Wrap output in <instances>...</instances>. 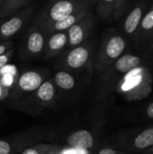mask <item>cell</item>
Returning <instances> with one entry per match:
<instances>
[{"instance_id":"1","label":"cell","mask_w":153,"mask_h":154,"mask_svg":"<svg viewBox=\"0 0 153 154\" xmlns=\"http://www.w3.org/2000/svg\"><path fill=\"white\" fill-rule=\"evenodd\" d=\"M153 60V46L144 51L124 52L103 74L100 75L97 99L104 100L116 88L121 79L130 70L142 64L151 63Z\"/></svg>"},{"instance_id":"2","label":"cell","mask_w":153,"mask_h":154,"mask_svg":"<svg viewBox=\"0 0 153 154\" xmlns=\"http://www.w3.org/2000/svg\"><path fill=\"white\" fill-rule=\"evenodd\" d=\"M150 63L142 64L127 72L116 86V92L127 101H138L152 91V71Z\"/></svg>"},{"instance_id":"3","label":"cell","mask_w":153,"mask_h":154,"mask_svg":"<svg viewBox=\"0 0 153 154\" xmlns=\"http://www.w3.org/2000/svg\"><path fill=\"white\" fill-rule=\"evenodd\" d=\"M128 43V40L122 32L115 29L107 31L103 37L95 60L96 71L99 75L103 74L126 51Z\"/></svg>"},{"instance_id":"4","label":"cell","mask_w":153,"mask_h":154,"mask_svg":"<svg viewBox=\"0 0 153 154\" xmlns=\"http://www.w3.org/2000/svg\"><path fill=\"white\" fill-rule=\"evenodd\" d=\"M88 2L84 0H51L43 9L35 25L42 27L46 24L62 20L70 14L88 7Z\"/></svg>"},{"instance_id":"5","label":"cell","mask_w":153,"mask_h":154,"mask_svg":"<svg viewBox=\"0 0 153 154\" xmlns=\"http://www.w3.org/2000/svg\"><path fill=\"white\" fill-rule=\"evenodd\" d=\"M118 150L142 153L153 147V126L138 128L124 134L117 141Z\"/></svg>"},{"instance_id":"6","label":"cell","mask_w":153,"mask_h":154,"mask_svg":"<svg viewBox=\"0 0 153 154\" xmlns=\"http://www.w3.org/2000/svg\"><path fill=\"white\" fill-rule=\"evenodd\" d=\"M93 45V41L88 39L80 45L66 49L62 53H60L61 56L58 64H60V67L70 70L80 69L87 66L91 62Z\"/></svg>"},{"instance_id":"7","label":"cell","mask_w":153,"mask_h":154,"mask_svg":"<svg viewBox=\"0 0 153 154\" xmlns=\"http://www.w3.org/2000/svg\"><path fill=\"white\" fill-rule=\"evenodd\" d=\"M152 1L153 0L136 1L126 13V14L123 17L124 20L122 23V33L128 40V42H132L133 40L141 21L149 9Z\"/></svg>"},{"instance_id":"8","label":"cell","mask_w":153,"mask_h":154,"mask_svg":"<svg viewBox=\"0 0 153 154\" xmlns=\"http://www.w3.org/2000/svg\"><path fill=\"white\" fill-rule=\"evenodd\" d=\"M132 43L137 51H147L153 46V1L143 15Z\"/></svg>"},{"instance_id":"9","label":"cell","mask_w":153,"mask_h":154,"mask_svg":"<svg viewBox=\"0 0 153 154\" xmlns=\"http://www.w3.org/2000/svg\"><path fill=\"white\" fill-rule=\"evenodd\" d=\"M94 27L95 17L91 13H88L67 30L69 42L66 49H70L80 45L90 39V36L94 31Z\"/></svg>"},{"instance_id":"10","label":"cell","mask_w":153,"mask_h":154,"mask_svg":"<svg viewBox=\"0 0 153 154\" xmlns=\"http://www.w3.org/2000/svg\"><path fill=\"white\" fill-rule=\"evenodd\" d=\"M32 12V7H23L18 12L7 16L5 22L0 24V42H5L17 33L24 25Z\"/></svg>"},{"instance_id":"11","label":"cell","mask_w":153,"mask_h":154,"mask_svg":"<svg viewBox=\"0 0 153 154\" xmlns=\"http://www.w3.org/2000/svg\"><path fill=\"white\" fill-rule=\"evenodd\" d=\"M46 34L37 25L32 26L26 33L23 42V53L26 57H38L43 51Z\"/></svg>"},{"instance_id":"12","label":"cell","mask_w":153,"mask_h":154,"mask_svg":"<svg viewBox=\"0 0 153 154\" xmlns=\"http://www.w3.org/2000/svg\"><path fill=\"white\" fill-rule=\"evenodd\" d=\"M69 42L67 31L54 32L46 34V42L44 48V57L50 59L62 53Z\"/></svg>"},{"instance_id":"13","label":"cell","mask_w":153,"mask_h":154,"mask_svg":"<svg viewBox=\"0 0 153 154\" xmlns=\"http://www.w3.org/2000/svg\"><path fill=\"white\" fill-rule=\"evenodd\" d=\"M89 12L88 7H85L82 9H79L72 14H70L69 15L66 16L65 18H63L62 20L46 24L42 27H40L42 32L45 34L50 33V32H63V31H67L69 27H71L74 23H76L77 22H78L82 17H84L86 14H87Z\"/></svg>"},{"instance_id":"14","label":"cell","mask_w":153,"mask_h":154,"mask_svg":"<svg viewBox=\"0 0 153 154\" xmlns=\"http://www.w3.org/2000/svg\"><path fill=\"white\" fill-rule=\"evenodd\" d=\"M43 77L41 73L34 70L23 72L17 80V88L21 92L31 93L38 89L43 82Z\"/></svg>"},{"instance_id":"15","label":"cell","mask_w":153,"mask_h":154,"mask_svg":"<svg viewBox=\"0 0 153 154\" xmlns=\"http://www.w3.org/2000/svg\"><path fill=\"white\" fill-rule=\"evenodd\" d=\"M68 144L75 149L87 150L93 147L95 139L91 133L87 130H79L71 134L68 140Z\"/></svg>"},{"instance_id":"16","label":"cell","mask_w":153,"mask_h":154,"mask_svg":"<svg viewBox=\"0 0 153 154\" xmlns=\"http://www.w3.org/2000/svg\"><path fill=\"white\" fill-rule=\"evenodd\" d=\"M35 92L36 97L42 105L47 106L54 102L56 90L54 83L50 79L43 81Z\"/></svg>"},{"instance_id":"17","label":"cell","mask_w":153,"mask_h":154,"mask_svg":"<svg viewBox=\"0 0 153 154\" xmlns=\"http://www.w3.org/2000/svg\"><path fill=\"white\" fill-rule=\"evenodd\" d=\"M31 0H3L0 5V18L7 17L25 6Z\"/></svg>"},{"instance_id":"18","label":"cell","mask_w":153,"mask_h":154,"mask_svg":"<svg viewBox=\"0 0 153 154\" xmlns=\"http://www.w3.org/2000/svg\"><path fill=\"white\" fill-rule=\"evenodd\" d=\"M115 0H96V14L100 20L106 23L113 21Z\"/></svg>"},{"instance_id":"19","label":"cell","mask_w":153,"mask_h":154,"mask_svg":"<svg viewBox=\"0 0 153 154\" xmlns=\"http://www.w3.org/2000/svg\"><path fill=\"white\" fill-rule=\"evenodd\" d=\"M54 84L63 90H70L75 87L76 80L69 72L59 70L54 76Z\"/></svg>"},{"instance_id":"20","label":"cell","mask_w":153,"mask_h":154,"mask_svg":"<svg viewBox=\"0 0 153 154\" xmlns=\"http://www.w3.org/2000/svg\"><path fill=\"white\" fill-rule=\"evenodd\" d=\"M134 0H115L113 21H119L126 14L132 5L134 4Z\"/></svg>"},{"instance_id":"21","label":"cell","mask_w":153,"mask_h":154,"mask_svg":"<svg viewBox=\"0 0 153 154\" xmlns=\"http://www.w3.org/2000/svg\"><path fill=\"white\" fill-rule=\"evenodd\" d=\"M50 148H51V146H50V145L39 144V145L30 147V148L24 150L22 152V154H46Z\"/></svg>"},{"instance_id":"22","label":"cell","mask_w":153,"mask_h":154,"mask_svg":"<svg viewBox=\"0 0 153 154\" xmlns=\"http://www.w3.org/2000/svg\"><path fill=\"white\" fill-rule=\"evenodd\" d=\"M97 154H141V153H133V152H124V151L118 150V149H115V148L105 147V148L100 149Z\"/></svg>"},{"instance_id":"23","label":"cell","mask_w":153,"mask_h":154,"mask_svg":"<svg viewBox=\"0 0 153 154\" xmlns=\"http://www.w3.org/2000/svg\"><path fill=\"white\" fill-rule=\"evenodd\" d=\"M13 52H14V51H13V49H11V50L7 51L6 52H5L4 54L0 55V69H3L8 63V61L12 58Z\"/></svg>"},{"instance_id":"24","label":"cell","mask_w":153,"mask_h":154,"mask_svg":"<svg viewBox=\"0 0 153 154\" xmlns=\"http://www.w3.org/2000/svg\"><path fill=\"white\" fill-rule=\"evenodd\" d=\"M12 147L7 141L0 140V154H10Z\"/></svg>"},{"instance_id":"25","label":"cell","mask_w":153,"mask_h":154,"mask_svg":"<svg viewBox=\"0 0 153 154\" xmlns=\"http://www.w3.org/2000/svg\"><path fill=\"white\" fill-rule=\"evenodd\" d=\"M13 48V43L10 41H5L0 42V55L4 54L7 51L11 50Z\"/></svg>"},{"instance_id":"26","label":"cell","mask_w":153,"mask_h":154,"mask_svg":"<svg viewBox=\"0 0 153 154\" xmlns=\"http://www.w3.org/2000/svg\"><path fill=\"white\" fill-rule=\"evenodd\" d=\"M145 114H146V116H147L148 118L153 119V101L151 103H150L149 106L146 107Z\"/></svg>"},{"instance_id":"27","label":"cell","mask_w":153,"mask_h":154,"mask_svg":"<svg viewBox=\"0 0 153 154\" xmlns=\"http://www.w3.org/2000/svg\"><path fill=\"white\" fill-rule=\"evenodd\" d=\"M46 154H60V153H59V151H58V149H57V148L51 147V148L48 151V152H47Z\"/></svg>"},{"instance_id":"28","label":"cell","mask_w":153,"mask_h":154,"mask_svg":"<svg viewBox=\"0 0 153 154\" xmlns=\"http://www.w3.org/2000/svg\"><path fill=\"white\" fill-rule=\"evenodd\" d=\"M141 154H153V147L150 148V149H148V150H146V151H144L142 153H141Z\"/></svg>"},{"instance_id":"29","label":"cell","mask_w":153,"mask_h":154,"mask_svg":"<svg viewBox=\"0 0 153 154\" xmlns=\"http://www.w3.org/2000/svg\"><path fill=\"white\" fill-rule=\"evenodd\" d=\"M84 1H87V2H92V1H96V0H84Z\"/></svg>"},{"instance_id":"30","label":"cell","mask_w":153,"mask_h":154,"mask_svg":"<svg viewBox=\"0 0 153 154\" xmlns=\"http://www.w3.org/2000/svg\"><path fill=\"white\" fill-rule=\"evenodd\" d=\"M2 1H3V0H0V5H1V3H2Z\"/></svg>"},{"instance_id":"31","label":"cell","mask_w":153,"mask_h":154,"mask_svg":"<svg viewBox=\"0 0 153 154\" xmlns=\"http://www.w3.org/2000/svg\"><path fill=\"white\" fill-rule=\"evenodd\" d=\"M136 1H138V0H134V2H136Z\"/></svg>"},{"instance_id":"32","label":"cell","mask_w":153,"mask_h":154,"mask_svg":"<svg viewBox=\"0 0 153 154\" xmlns=\"http://www.w3.org/2000/svg\"><path fill=\"white\" fill-rule=\"evenodd\" d=\"M152 79H153V71H152Z\"/></svg>"}]
</instances>
